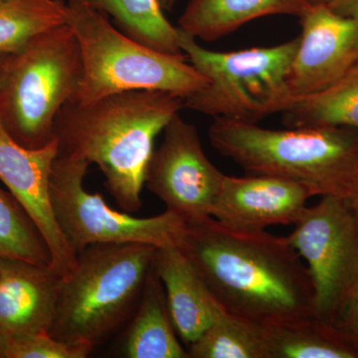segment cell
Segmentation results:
<instances>
[{"label": "cell", "instance_id": "obj_1", "mask_svg": "<svg viewBox=\"0 0 358 358\" xmlns=\"http://www.w3.org/2000/svg\"><path fill=\"white\" fill-rule=\"evenodd\" d=\"M176 245L228 312L262 324L317 315L307 265L288 236L211 217L185 224Z\"/></svg>", "mask_w": 358, "mask_h": 358}, {"label": "cell", "instance_id": "obj_2", "mask_svg": "<svg viewBox=\"0 0 358 358\" xmlns=\"http://www.w3.org/2000/svg\"><path fill=\"white\" fill-rule=\"evenodd\" d=\"M182 109L180 96L155 90L122 92L90 103L72 101L54 126L59 155L96 164L122 210L134 213L143 206L155 138Z\"/></svg>", "mask_w": 358, "mask_h": 358}, {"label": "cell", "instance_id": "obj_3", "mask_svg": "<svg viewBox=\"0 0 358 358\" xmlns=\"http://www.w3.org/2000/svg\"><path fill=\"white\" fill-rule=\"evenodd\" d=\"M212 147L248 174L307 186L315 196L348 200L358 190V129L320 126L266 129L214 117Z\"/></svg>", "mask_w": 358, "mask_h": 358}, {"label": "cell", "instance_id": "obj_4", "mask_svg": "<svg viewBox=\"0 0 358 358\" xmlns=\"http://www.w3.org/2000/svg\"><path fill=\"white\" fill-rule=\"evenodd\" d=\"M82 76L79 43L66 23L0 55V122L6 133L22 147H46L55 140L59 113L76 99Z\"/></svg>", "mask_w": 358, "mask_h": 358}, {"label": "cell", "instance_id": "obj_5", "mask_svg": "<svg viewBox=\"0 0 358 358\" xmlns=\"http://www.w3.org/2000/svg\"><path fill=\"white\" fill-rule=\"evenodd\" d=\"M155 250L141 243L98 244L78 253L75 267L61 278L49 334L94 350L138 306Z\"/></svg>", "mask_w": 358, "mask_h": 358}, {"label": "cell", "instance_id": "obj_6", "mask_svg": "<svg viewBox=\"0 0 358 358\" xmlns=\"http://www.w3.org/2000/svg\"><path fill=\"white\" fill-rule=\"evenodd\" d=\"M66 24L76 36L83 62L76 102L140 90L169 92L186 100L207 85L186 56L157 51L131 39L110 24L106 14L77 0L67 1Z\"/></svg>", "mask_w": 358, "mask_h": 358}, {"label": "cell", "instance_id": "obj_7", "mask_svg": "<svg viewBox=\"0 0 358 358\" xmlns=\"http://www.w3.org/2000/svg\"><path fill=\"white\" fill-rule=\"evenodd\" d=\"M178 33L181 50L207 80L204 89L185 100V109L257 124L282 114L293 102L288 79L300 36L272 47L217 52L204 48L179 28Z\"/></svg>", "mask_w": 358, "mask_h": 358}, {"label": "cell", "instance_id": "obj_8", "mask_svg": "<svg viewBox=\"0 0 358 358\" xmlns=\"http://www.w3.org/2000/svg\"><path fill=\"white\" fill-rule=\"evenodd\" d=\"M89 162L59 155L54 162L50 192L61 232L78 254L98 244L141 243L160 247L176 245L185 223L171 212L152 217H134L115 210L102 195L87 192L84 179Z\"/></svg>", "mask_w": 358, "mask_h": 358}, {"label": "cell", "instance_id": "obj_9", "mask_svg": "<svg viewBox=\"0 0 358 358\" xmlns=\"http://www.w3.org/2000/svg\"><path fill=\"white\" fill-rule=\"evenodd\" d=\"M288 239L307 265L315 313L333 322L358 285V225L345 199L322 196L307 207Z\"/></svg>", "mask_w": 358, "mask_h": 358}, {"label": "cell", "instance_id": "obj_10", "mask_svg": "<svg viewBox=\"0 0 358 358\" xmlns=\"http://www.w3.org/2000/svg\"><path fill=\"white\" fill-rule=\"evenodd\" d=\"M224 178L205 155L196 128L174 115L148 164L145 187L164 202L166 211L185 224H194L212 217Z\"/></svg>", "mask_w": 358, "mask_h": 358}, {"label": "cell", "instance_id": "obj_11", "mask_svg": "<svg viewBox=\"0 0 358 358\" xmlns=\"http://www.w3.org/2000/svg\"><path fill=\"white\" fill-rule=\"evenodd\" d=\"M57 141L46 147H22L0 122V180L28 214L50 250V268L65 277L76 265L77 254L59 228L54 213L50 178L57 159Z\"/></svg>", "mask_w": 358, "mask_h": 358}, {"label": "cell", "instance_id": "obj_12", "mask_svg": "<svg viewBox=\"0 0 358 358\" xmlns=\"http://www.w3.org/2000/svg\"><path fill=\"white\" fill-rule=\"evenodd\" d=\"M300 20V45L288 79L294 98L322 91L358 66V16L312 4Z\"/></svg>", "mask_w": 358, "mask_h": 358}, {"label": "cell", "instance_id": "obj_13", "mask_svg": "<svg viewBox=\"0 0 358 358\" xmlns=\"http://www.w3.org/2000/svg\"><path fill=\"white\" fill-rule=\"evenodd\" d=\"M315 196L307 186L266 174L226 176L212 218L226 227L263 231L274 225H294Z\"/></svg>", "mask_w": 358, "mask_h": 358}, {"label": "cell", "instance_id": "obj_14", "mask_svg": "<svg viewBox=\"0 0 358 358\" xmlns=\"http://www.w3.org/2000/svg\"><path fill=\"white\" fill-rule=\"evenodd\" d=\"M61 278L46 266L0 258V334L6 341L50 331Z\"/></svg>", "mask_w": 358, "mask_h": 358}, {"label": "cell", "instance_id": "obj_15", "mask_svg": "<svg viewBox=\"0 0 358 358\" xmlns=\"http://www.w3.org/2000/svg\"><path fill=\"white\" fill-rule=\"evenodd\" d=\"M154 266L164 286L174 327L187 348L225 308L176 245L157 248Z\"/></svg>", "mask_w": 358, "mask_h": 358}, {"label": "cell", "instance_id": "obj_16", "mask_svg": "<svg viewBox=\"0 0 358 358\" xmlns=\"http://www.w3.org/2000/svg\"><path fill=\"white\" fill-rule=\"evenodd\" d=\"M310 6L308 0H190L178 27L196 40L215 41L265 16L300 18Z\"/></svg>", "mask_w": 358, "mask_h": 358}, {"label": "cell", "instance_id": "obj_17", "mask_svg": "<svg viewBox=\"0 0 358 358\" xmlns=\"http://www.w3.org/2000/svg\"><path fill=\"white\" fill-rule=\"evenodd\" d=\"M129 358H189L179 341L162 281L152 265L122 345Z\"/></svg>", "mask_w": 358, "mask_h": 358}, {"label": "cell", "instance_id": "obj_18", "mask_svg": "<svg viewBox=\"0 0 358 358\" xmlns=\"http://www.w3.org/2000/svg\"><path fill=\"white\" fill-rule=\"evenodd\" d=\"M264 324L268 358H358L338 329L317 315Z\"/></svg>", "mask_w": 358, "mask_h": 358}, {"label": "cell", "instance_id": "obj_19", "mask_svg": "<svg viewBox=\"0 0 358 358\" xmlns=\"http://www.w3.org/2000/svg\"><path fill=\"white\" fill-rule=\"evenodd\" d=\"M282 117L286 128L338 126L358 129V66L327 88L294 98Z\"/></svg>", "mask_w": 358, "mask_h": 358}, {"label": "cell", "instance_id": "obj_20", "mask_svg": "<svg viewBox=\"0 0 358 358\" xmlns=\"http://www.w3.org/2000/svg\"><path fill=\"white\" fill-rule=\"evenodd\" d=\"M112 16L131 39L176 56H185L179 46L178 28L166 20L159 0H77Z\"/></svg>", "mask_w": 358, "mask_h": 358}, {"label": "cell", "instance_id": "obj_21", "mask_svg": "<svg viewBox=\"0 0 358 358\" xmlns=\"http://www.w3.org/2000/svg\"><path fill=\"white\" fill-rule=\"evenodd\" d=\"M189 358H268L265 324L224 310L194 343Z\"/></svg>", "mask_w": 358, "mask_h": 358}, {"label": "cell", "instance_id": "obj_22", "mask_svg": "<svg viewBox=\"0 0 358 358\" xmlns=\"http://www.w3.org/2000/svg\"><path fill=\"white\" fill-rule=\"evenodd\" d=\"M66 6L65 0H0V55L66 23Z\"/></svg>", "mask_w": 358, "mask_h": 358}, {"label": "cell", "instance_id": "obj_23", "mask_svg": "<svg viewBox=\"0 0 358 358\" xmlns=\"http://www.w3.org/2000/svg\"><path fill=\"white\" fill-rule=\"evenodd\" d=\"M0 258L51 266L50 250L22 206L0 187Z\"/></svg>", "mask_w": 358, "mask_h": 358}, {"label": "cell", "instance_id": "obj_24", "mask_svg": "<svg viewBox=\"0 0 358 358\" xmlns=\"http://www.w3.org/2000/svg\"><path fill=\"white\" fill-rule=\"evenodd\" d=\"M93 348L54 338L49 333L6 341V358H85Z\"/></svg>", "mask_w": 358, "mask_h": 358}, {"label": "cell", "instance_id": "obj_25", "mask_svg": "<svg viewBox=\"0 0 358 358\" xmlns=\"http://www.w3.org/2000/svg\"><path fill=\"white\" fill-rule=\"evenodd\" d=\"M331 324L358 355V285L338 308Z\"/></svg>", "mask_w": 358, "mask_h": 358}, {"label": "cell", "instance_id": "obj_26", "mask_svg": "<svg viewBox=\"0 0 358 358\" xmlns=\"http://www.w3.org/2000/svg\"><path fill=\"white\" fill-rule=\"evenodd\" d=\"M327 6L341 15L358 16V0H331Z\"/></svg>", "mask_w": 358, "mask_h": 358}, {"label": "cell", "instance_id": "obj_27", "mask_svg": "<svg viewBox=\"0 0 358 358\" xmlns=\"http://www.w3.org/2000/svg\"><path fill=\"white\" fill-rule=\"evenodd\" d=\"M345 201L348 202V206L352 209L358 225V190L350 199L345 200Z\"/></svg>", "mask_w": 358, "mask_h": 358}, {"label": "cell", "instance_id": "obj_28", "mask_svg": "<svg viewBox=\"0 0 358 358\" xmlns=\"http://www.w3.org/2000/svg\"><path fill=\"white\" fill-rule=\"evenodd\" d=\"M178 0H159L160 6L164 10L171 11Z\"/></svg>", "mask_w": 358, "mask_h": 358}, {"label": "cell", "instance_id": "obj_29", "mask_svg": "<svg viewBox=\"0 0 358 358\" xmlns=\"http://www.w3.org/2000/svg\"><path fill=\"white\" fill-rule=\"evenodd\" d=\"M6 338L0 334V358H6Z\"/></svg>", "mask_w": 358, "mask_h": 358}, {"label": "cell", "instance_id": "obj_30", "mask_svg": "<svg viewBox=\"0 0 358 358\" xmlns=\"http://www.w3.org/2000/svg\"><path fill=\"white\" fill-rule=\"evenodd\" d=\"M331 0H308L310 4H329Z\"/></svg>", "mask_w": 358, "mask_h": 358}]
</instances>
